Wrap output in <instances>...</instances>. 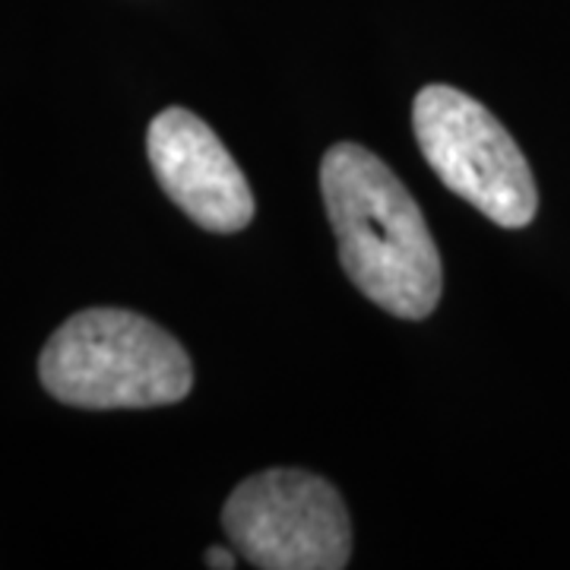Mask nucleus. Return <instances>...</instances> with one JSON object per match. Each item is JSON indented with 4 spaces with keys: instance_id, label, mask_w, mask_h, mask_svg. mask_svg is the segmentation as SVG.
<instances>
[{
    "instance_id": "423d86ee",
    "label": "nucleus",
    "mask_w": 570,
    "mask_h": 570,
    "mask_svg": "<svg viewBox=\"0 0 570 570\" xmlns=\"http://www.w3.org/2000/svg\"><path fill=\"white\" fill-rule=\"evenodd\" d=\"M206 564H209V568H219V570H232L235 568V554H232V549L216 546V549L206 551Z\"/></svg>"
},
{
    "instance_id": "f257e3e1",
    "label": "nucleus",
    "mask_w": 570,
    "mask_h": 570,
    "mask_svg": "<svg viewBox=\"0 0 570 570\" xmlns=\"http://www.w3.org/2000/svg\"><path fill=\"white\" fill-rule=\"evenodd\" d=\"M321 190L348 279L377 307L422 321L441 302V254L406 184L358 142L330 146Z\"/></svg>"
},
{
    "instance_id": "20e7f679",
    "label": "nucleus",
    "mask_w": 570,
    "mask_h": 570,
    "mask_svg": "<svg viewBox=\"0 0 570 570\" xmlns=\"http://www.w3.org/2000/svg\"><path fill=\"white\" fill-rule=\"evenodd\" d=\"M223 527L254 568L340 570L352 554L343 494L305 469H266L225 501Z\"/></svg>"
},
{
    "instance_id": "7ed1b4c3",
    "label": "nucleus",
    "mask_w": 570,
    "mask_h": 570,
    "mask_svg": "<svg viewBox=\"0 0 570 570\" xmlns=\"http://www.w3.org/2000/svg\"><path fill=\"white\" fill-rule=\"evenodd\" d=\"M412 127L425 163L456 197L501 228L532 223L539 209L532 168L485 105L453 86H425L412 105Z\"/></svg>"
},
{
    "instance_id": "f03ea898",
    "label": "nucleus",
    "mask_w": 570,
    "mask_h": 570,
    "mask_svg": "<svg viewBox=\"0 0 570 570\" xmlns=\"http://www.w3.org/2000/svg\"><path fill=\"white\" fill-rule=\"evenodd\" d=\"M45 390L67 406H171L194 387L175 336L124 307H89L55 330L39 358Z\"/></svg>"
},
{
    "instance_id": "39448f33",
    "label": "nucleus",
    "mask_w": 570,
    "mask_h": 570,
    "mask_svg": "<svg viewBox=\"0 0 570 570\" xmlns=\"http://www.w3.org/2000/svg\"><path fill=\"white\" fill-rule=\"evenodd\" d=\"M163 190L206 232L232 235L254 219V194L213 127L187 108H165L146 134Z\"/></svg>"
}]
</instances>
